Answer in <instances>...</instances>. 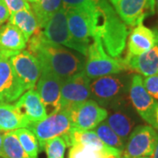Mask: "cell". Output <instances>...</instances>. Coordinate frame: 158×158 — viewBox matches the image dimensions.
I'll return each mask as SVG.
<instances>
[{
	"label": "cell",
	"mask_w": 158,
	"mask_h": 158,
	"mask_svg": "<svg viewBox=\"0 0 158 158\" xmlns=\"http://www.w3.org/2000/svg\"><path fill=\"white\" fill-rule=\"evenodd\" d=\"M62 6L84 11L92 24L94 40H100L110 56L120 57L126 47L128 28L109 0H62Z\"/></svg>",
	"instance_id": "6da1fadb"
},
{
	"label": "cell",
	"mask_w": 158,
	"mask_h": 158,
	"mask_svg": "<svg viewBox=\"0 0 158 158\" xmlns=\"http://www.w3.org/2000/svg\"><path fill=\"white\" fill-rule=\"evenodd\" d=\"M27 50L39 61L41 69L49 71L62 81L85 69V56L51 42L46 39L41 30L27 40Z\"/></svg>",
	"instance_id": "7a4b0ae2"
},
{
	"label": "cell",
	"mask_w": 158,
	"mask_h": 158,
	"mask_svg": "<svg viewBox=\"0 0 158 158\" xmlns=\"http://www.w3.org/2000/svg\"><path fill=\"white\" fill-rule=\"evenodd\" d=\"M129 86V77L121 73L98 77L90 80V98L100 106L109 110L127 103L126 98Z\"/></svg>",
	"instance_id": "3957f363"
},
{
	"label": "cell",
	"mask_w": 158,
	"mask_h": 158,
	"mask_svg": "<svg viewBox=\"0 0 158 158\" xmlns=\"http://www.w3.org/2000/svg\"><path fill=\"white\" fill-rule=\"evenodd\" d=\"M127 70L122 58L110 56L102 45L100 40L95 39L89 46L85 56V75L90 79H95L109 75L122 73Z\"/></svg>",
	"instance_id": "277c9868"
},
{
	"label": "cell",
	"mask_w": 158,
	"mask_h": 158,
	"mask_svg": "<svg viewBox=\"0 0 158 158\" xmlns=\"http://www.w3.org/2000/svg\"><path fill=\"white\" fill-rule=\"evenodd\" d=\"M33 132L39 143L40 151H43L47 142L56 137H62L72 128L69 113L61 110L48 115L42 120L30 123L27 127Z\"/></svg>",
	"instance_id": "5b68a950"
},
{
	"label": "cell",
	"mask_w": 158,
	"mask_h": 158,
	"mask_svg": "<svg viewBox=\"0 0 158 158\" xmlns=\"http://www.w3.org/2000/svg\"><path fill=\"white\" fill-rule=\"evenodd\" d=\"M41 31L46 39L51 42L77 51L86 56L87 51L80 47L70 35L67 20V11L62 6L51 16Z\"/></svg>",
	"instance_id": "8992f818"
},
{
	"label": "cell",
	"mask_w": 158,
	"mask_h": 158,
	"mask_svg": "<svg viewBox=\"0 0 158 158\" xmlns=\"http://www.w3.org/2000/svg\"><path fill=\"white\" fill-rule=\"evenodd\" d=\"M158 141V133L149 125L136 127L130 134L121 158L151 156Z\"/></svg>",
	"instance_id": "52a82bcc"
},
{
	"label": "cell",
	"mask_w": 158,
	"mask_h": 158,
	"mask_svg": "<svg viewBox=\"0 0 158 158\" xmlns=\"http://www.w3.org/2000/svg\"><path fill=\"white\" fill-rule=\"evenodd\" d=\"M129 99L136 113L143 120L155 129H158L156 121V111L158 106L156 102L150 96L144 87L141 76L134 75L130 81Z\"/></svg>",
	"instance_id": "ba28073f"
},
{
	"label": "cell",
	"mask_w": 158,
	"mask_h": 158,
	"mask_svg": "<svg viewBox=\"0 0 158 158\" xmlns=\"http://www.w3.org/2000/svg\"><path fill=\"white\" fill-rule=\"evenodd\" d=\"M127 27H135L156 11L155 0H109Z\"/></svg>",
	"instance_id": "9c48e42d"
},
{
	"label": "cell",
	"mask_w": 158,
	"mask_h": 158,
	"mask_svg": "<svg viewBox=\"0 0 158 158\" xmlns=\"http://www.w3.org/2000/svg\"><path fill=\"white\" fill-rule=\"evenodd\" d=\"M90 79L85 71L62 81L61 90V110L69 111L75 106L90 99Z\"/></svg>",
	"instance_id": "30bf717a"
},
{
	"label": "cell",
	"mask_w": 158,
	"mask_h": 158,
	"mask_svg": "<svg viewBox=\"0 0 158 158\" xmlns=\"http://www.w3.org/2000/svg\"><path fill=\"white\" fill-rule=\"evenodd\" d=\"M10 57L0 51V103H14L27 91L11 66Z\"/></svg>",
	"instance_id": "8fae6325"
},
{
	"label": "cell",
	"mask_w": 158,
	"mask_h": 158,
	"mask_svg": "<svg viewBox=\"0 0 158 158\" xmlns=\"http://www.w3.org/2000/svg\"><path fill=\"white\" fill-rule=\"evenodd\" d=\"M71 126L80 130H93L107 117V110L88 99L69 111Z\"/></svg>",
	"instance_id": "7c38bea8"
},
{
	"label": "cell",
	"mask_w": 158,
	"mask_h": 158,
	"mask_svg": "<svg viewBox=\"0 0 158 158\" xmlns=\"http://www.w3.org/2000/svg\"><path fill=\"white\" fill-rule=\"evenodd\" d=\"M62 85V79L48 70L41 69L40 77L35 87L48 115L61 111Z\"/></svg>",
	"instance_id": "4fadbf2b"
},
{
	"label": "cell",
	"mask_w": 158,
	"mask_h": 158,
	"mask_svg": "<svg viewBox=\"0 0 158 158\" xmlns=\"http://www.w3.org/2000/svg\"><path fill=\"white\" fill-rule=\"evenodd\" d=\"M10 61L15 73L27 90L34 89L41 74V69L36 57L27 50H23L11 56Z\"/></svg>",
	"instance_id": "5bb4252c"
},
{
	"label": "cell",
	"mask_w": 158,
	"mask_h": 158,
	"mask_svg": "<svg viewBox=\"0 0 158 158\" xmlns=\"http://www.w3.org/2000/svg\"><path fill=\"white\" fill-rule=\"evenodd\" d=\"M67 11L69 30L71 37L84 49L88 51L94 40V30L90 19L84 11L76 8H65Z\"/></svg>",
	"instance_id": "9a60e30c"
},
{
	"label": "cell",
	"mask_w": 158,
	"mask_h": 158,
	"mask_svg": "<svg viewBox=\"0 0 158 158\" xmlns=\"http://www.w3.org/2000/svg\"><path fill=\"white\" fill-rule=\"evenodd\" d=\"M127 56H140L158 43V31L140 24L135 27L127 36Z\"/></svg>",
	"instance_id": "2e32d148"
},
{
	"label": "cell",
	"mask_w": 158,
	"mask_h": 158,
	"mask_svg": "<svg viewBox=\"0 0 158 158\" xmlns=\"http://www.w3.org/2000/svg\"><path fill=\"white\" fill-rule=\"evenodd\" d=\"M62 138L67 147L70 148L72 146L83 145L86 147L93 148L98 150L111 153L118 158H121L122 152L106 146L98 138V136L97 135L93 130H80L72 127L65 135L62 136Z\"/></svg>",
	"instance_id": "e0dca14e"
},
{
	"label": "cell",
	"mask_w": 158,
	"mask_h": 158,
	"mask_svg": "<svg viewBox=\"0 0 158 158\" xmlns=\"http://www.w3.org/2000/svg\"><path fill=\"white\" fill-rule=\"evenodd\" d=\"M123 60L127 69L140 76L150 77L158 74V43L140 56H126Z\"/></svg>",
	"instance_id": "ac0fdd59"
},
{
	"label": "cell",
	"mask_w": 158,
	"mask_h": 158,
	"mask_svg": "<svg viewBox=\"0 0 158 158\" xmlns=\"http://www.w3.org/2000/svg\"><path fill=\"white\" fill-rule=\"evenodd\" d=\"M127 105L126 103L107 110V117L105 120L125 143L135 127V118L128 111Z\"/></svg>",
	"instance_id": "d6986e66"
},
{
	"label": "cell",
	"mask_w": 158,
	"mask_h": 158,
	"mask_svg": "<svg viewBox=\"0 0 158 158\" xmlns=\"http://www.w3.org/2000/svg\"><path fill=\"white\" fill-rule=\"evenodd\" d=\"M15 105L30 123L42 120L48 116L45 106L34 89L24 92Z\"/></svg>",
	"instance_id": "ffe728a7"
},
{
	"label": "cell",
	"mask_w": 158,
	"mask_h": 158,
	"mask_svg": "<svg viewBox=\"0 0 158 158\" xmlns=\"http://www.w3.org/2000/svg\"><path fill=\"white\" fill-rule=\"evenodd\" d=\"M27 39L19 29L10 22L0 27V51L9 56H14L25 50Z\"/></svg>",
	"instance_id": "44dd1931"
},
{
	"label": "cell",
	"mask_w": 158,
	"mask_h": 158,
	"mask_svg": "<svg viewBox=\"0 0 158 158\" xmlns=\"http://www.w3.org/2000/svg\"><path fill=\"white\" fill-rule=\"evenodd\" d=\"M30 124L19 109L12 103H0V132L27 128Z\"/></svg>",
	"instance_id": "7402d4cb"
},
{
	"label": "cell",
	"mask_w": 158,
	"mask_h": 158,
	"mask_svg": "<svg viewBox=\"0 0 158 158\" xmlns=\"http://www.w3.org/2000/svg\"><path fill=\"white\" fill-rule=\"evenodd\" d=\"M9 22L22 32L28 40L41 29L32 10H22L11 14Z\"/></svg>",
	"instance_id": "603a6c76"
},
{
	"label": "cell",
	"mask_w": 158,
	"mask_h": 158,
	"mask_svg": "<svg viewBox=\"0 0 158 158\" xmlns=\"http://www.w3.org/2000/svg\"><path fill=\"white\" fill-rule=\"evenodd\" d=\"M62 6V0H39L34 5H31V10L39 24L40 28L45 27L46 23L50 17L58 11Z\"/></svg>",
	"instance_id": "cb8c5ba5"
},
{
	"label": "cell",
	"mask_w": 158,
	"mask_h": 158,
	"mask_svg": "<svg viewBox=\"0 0 158 158\" xmlns=\"http://www.w3.org/2000/svg\"><path fill=\"white\" fill-rule=\"evenodd\" d=\"M98 136V138L101 140L106 146L112 148L113 149L118 150L120 152L124 149L125 143L124 141L120 139V137L113 131L106 121H103L100 124H98L96 127L93 129Z\"/></svg>",
	"instance_id": "d4e9b609"
},
{
	"label": "cell",
	"mask_w": 158,
	"mask_h": 158,
	"mask_svg": "<svg viewBox=\"0 0 158 158\" xmlns=\"http://www.w3.org/2000/svg\"><path fill=\"white\" fill-rule=\"evenodd\" d=\"M4 158H29L13 131L3 134Z\"/></svg>",
	"instance_id": "484cf974"
},
{
	"label": "cell",
	"mask_w": 158,
	"mask_h": 158,
	"mask_svg": "<svg viewBox=\"0 0 158 158\" xmlns=\"http://www.w3.org/2000/svg\"><path fill=\"white\" fill-rule=\"evenodd\" d=\"M20 142L23 149L29 158H38L40 147L36 137L28 128H20L13 131Z\"/></svg>",
	"instance_id": "4316f807"
},
{
	"label": "cell",
	"mask_w": 158,
	"mask_h": 158,
	"mask_svg": "<svg viewBox=\"0 0 158 158\" xmlns=\"http://www.w3.org/2000/svg\"><path fill=\"white\" fill-rule=\"evenodd\" d=\"M68 158H118L111 153L98 150L83 145L72 146L69 148Z\"/></svg>",
	"instance_id": "83f0119b"
},
{
	"label": "cell",
	"mask_w": 158,
	"mask_h": 158,
	"mask_svg": "<svg viewBox=\"0 0 158 158\" xmlns=\"http://www.w3.org/2000/svg\"><path fill=\"white\" fill-rule=\"evenodd\" d=\"M67 145L62 137H56L45 145L47 158H64Z\"/></svg>",
	"instance_id": "f1b7e54d"
},
{
	"label": "cell",
	"mask_w": 158,
	"mask_h": 158,
	"mask_svg": "<svg viewBox=\"0 0 158 158\" xmlns=\"http://www.w3.org/2000/svg\"><path fill=\"white\" fill-rule=\"evenodd\" d=\"M143 85L148 93L154 99L158 100V74L147 77L143 80Z\"/></svg>",
	"instance_id": "f546056e"
},
{
	"label": "cell",
	"mask_w": 158,
	"mask_h": 158,
	"mask_svg": "<svg viewBox=\"0 0 158 158\" xmlns=\"http://www.w3.org/2000/svg\"><path fill=\"white\" fill-rule=\"evenodd\" d=\"M7 6L10 13L22 11V10H31V6L27 0H3Z\"/></svg>",
	"instance_id": "4dcf8cb0"
},
{
	"label": "cell",
	"mask_w": 158,
	"mask_h": 158,
	"mask_svg": "<svg viewBox=\"0 0 158 158\" xmlns=\"http://www.w3.org/2000/svg\"><path fill=\"white\" fill-rule=\"evenodd\" d=\"M11 13L3 0H0V27L10 19Z\"/></svg>",
	"instance_id": "1f68e13d"
},
{
	"label": "cell",
	"mask_w": 158,
	"mask_h": 158,
	"mask_svg": "<svg viewBox=\"0 0 158 158\" xmlns=\"http://www.w3.org/2000/svg\"><path fill=\"white\" fill-rule=\"evenodd\" d=\"M0 158H4V152H3V134L0 132Z\"/></svg>",
	"instance_id": "d6a6232c"
},
{
	"label": "cell",
	"mask_w": 158,
	"mask_h": 158,
	"mask_svg": "<svg viewBox=\"0 0 158 158\" xmlns=\"http://www.w3.org/2000/svg\"><path fill=\"white\" fill-rule=\"evenodd\" d=\"M151 158H158V141L156 147H155V149H154V152H153L152 156H151Z\"/></svg>",
	"instance_id": "836d02e7"
},
{
	"label": "cell",
	"mask_w": 158,
	"mask_h": 158,
	"mask_svg": "<svg viewBox=\"0 0 158 158\" xmlns=\"http://www.w3.org/2000/svg\"><path fill=\"white\" fill-rule=\"evenodd\" d=\"M27 2H28V4L31 6V5H34V4H35L36 2H38L39 0H27Z\"/></svg>",
	"instance_id": "e575fe53"
},
{
	"label": "cell",
	"mask_w": 158,
	"mask_h": 158,
	"mask_svg": "<svg viewBox=\"0 0 158 158\" xmlns=\"http://www.w3.org/2000/svg\"><path fill=\"white\" fill-rule=\"evenodd\" d=\"M156 124L158 127V106L156 108Z\"/></svg>",
	"instance_id": "d590c367"
},
{
	"label": "cell",
	"mask_w": 158,
	"mask_h": 158,
	"mask_svg": "<svg viewBox=\"0 0 158 158\" xmlns=\"http://www.w3.org/2000/svg\"><path fill=\"white\" fill-rule=\"evenodd\" d=\"M155 6H156V9L158 13V0H155Z\"/></svg>",
	"instance_id": "8d00e7d4"
},
{
	"label": "cell",
	"mask_w": 158,
	"mask_h": 158,
	"mask_svg": "<svg viewBox=\"0 0 158 158\" xmlns=\"http://www.w3.org/2000/svg\"><path fill=\"white\" fill-rule=\"evenodd\" d=\"M139 158H151V157H149V156H145V157H139Z\"/></svg>",
	"instance_id": "74e56055"
}]
</instances>
